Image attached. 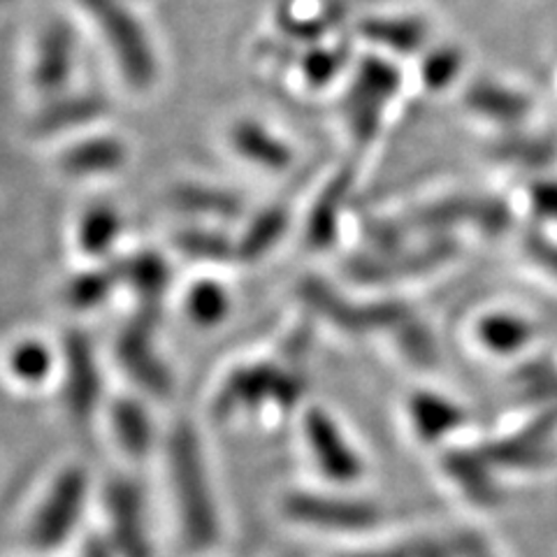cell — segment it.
Masks as SVG:
<instances>
[{
    "mask_svg": "<svg viewBox=\"0 0 557 557\" xmlns=\"http://www.w3.org/2000/svg\"><path fill=\"white\" fill-rule=\"evenodd\" d=\"M358 33L391 57H421L430 47L432 28L418 14H383L362 20Z\"/></svg>",
    "mask_w": 557,
    "mask_h": 557,
    "instance_id": "cell-20",
    "label": "cell"
},
{
    "mask_svg": "<svg viewBox=\"0 0 557 557\" xmlns=\"http://www.w3.org/2000/svg\"><path fill=\"white\" fill-rule=\"evenodd\" d=\"M57 388L70 421L84 428L100 418L108 395H104L96 346L84 333H67L61 339V372Z\"/></svg>",
    "mask_w": 557,
    "mask_h": 557,
    "instance_id": "cell-8",
    "label": "cell"
},
{
    "mask_svg": "<svg viewBox=\"0 0 557 557\" xmlns=\"http://www.w3.org/2000/svg\"><path fill=\"white\" fill-rule=\"evenodd\" d=\"M233 290L214 274H200L188 278L186 286L180 295V309L184 321L202 330V333H212L225 325L233 317Z\"/></svg>",
    "mask_w": 557,
    "mask_h": 557,
    "instance_id": "cell-19",
    "label": "cell"
},
{
    "mask_svg": "<svg viewBox=\"0 0 557 557\" xmlns=\"http://www.w3.org/2000/svg\"><path fill=\"white\" fill-rule=\"evenodd\" d=\"M476 337L487 351L509 354L530 339V327L525 325V321L511 317V313H502V317L483 319Z\"/></svg>",
    "mask_w": 557,
    "mask_h": 557,
    "instance_id": "cell-29",
    "label": "cell"
},
{
    "mask_svg": "<svg viewBox=\"0 0 557 557\" xmlns=\"http://www.w3.org/2000/svg\"><path fill=\"white\" fill-rule=\"evenodd\" d=\"M346 67V49L342 47H311L300 61L302 79L311 89H323L330 82L339 77Z\"/></svg>",
    "mask_w": 557,
    "mask_h": 557,
    "instance_id": "cell-30",
    "label": "cell"
},
{
    "mask_svg": "<svg viewBox=\"0 0 557 557\" xmlns=\"http://www.w3.org/2000/svg\"><path fill=\"white\" fill-rule=\"evenodd\" d=\"M5 381L20 393H40L57 386L61 372V342L40 335H16L0 356Z\"/></svg>",
    "mask_w": 557,
    "mask_h": 557,
    "instance_id": "cell-12",
    "label": "cell"
},
{
    "mask_svg": "<svg viewBox=\"0 0 557 557\" xmlns=\"http://www.w3.org/2000/svg\"><path fill=\"white\" fill-rule=\"evenodd\" d=\"M278 513L293 528L321 536H364L381 528L383 511L374 502L342 487H295L278 499Z\"/></svg>",
    "mask_w": 557,
    "mask_h": 557,
    "instance_id": "cell-4",
    "label": "cell"
},
{
    "mask_svg": "<svg viewBox=\"0 0 557 557\" xmlns=\"http://www.w3.org/2000/svg\"><path fill=\"white\" fill-rule=\"evenodd\" d=\"M348 190H351V177H348V172H339L313 200L305 219V244L311 251H325L335 247Z\"/></svg>",
    "mask_w": 557,
    "mask_h": 557,
    "instance_id": "cell-22",
    "label": "cell"
},
{
    "mask_svg": "<svg viewBox=\"0 0 557 557\" xmlns=\"http://www.w3.org/2000/svg\"><path fill=\"white\" fill-rule=\"evenodd\" d=\"M407 423L421 442H437L453 425H458L460 411L448 399L434 393H413L407 399Z\"/></svg>",
    "mask_w": 557,
    "mask_h": 557,
    "instance_id": "cell-27",
    "label": "cell"
},
{
    "mask_svg": "<svg viewBox=\"0 0 557 557\" xmlns=\"http://www.w3.org/2000/svg\"><path fill=\"white\" fill-rule=\"evenodd\" d=\"M104 542L114 557H153L145 495L139 485L119 476L102 493Z\"/></svg>",
    "mask_w": 557,
    "mask_h": 557,
    "instance_id": "cell-10",
    "label": "cell"
},
{
    "mask_svg": "<svg viewBox=\"0 0 557 557\" xmlns=\"http://www.w3.org/2000/svg\"><path fill=\"white\" fill-rule=\"evenodd\" d=\"M79 3L96 22L128 86L137 91L151 89L159 77V59L147 28L126 0H79Z\"/></svg>",
    "mask_w": 557,
    "mask_h": 557,
    "instance_id": "cell-6",
    "label": "cell"
},
{
    "mask_svg": "<svg viewBox=\"0 0 557 557\" xmlns=\"http://www.w3.org/2000/svg\"><path fill=\"white\" fill-rule=\"evenodd\" d=\"M428 548H421L416 544H397V546H372L351 550L342 557H425Z\"/></svg>",
    "mask_w": 557,
    "mask_h": 557,
    "instance_id": "cell-31",
    "label": "cell"
},
{
    "mask_svg": "<svg viewBox=\"0 0 557 557\" xmlns=\"http://www.w3.org/2000/svg\"><path fill=\"white\" fill-rule=\"evenodd\" d=\"M465 51L456 45H430L418 63V79L430 94L448 91L465 73Z\"/></svg>",
    "mask_w": 557,
    "mask_h": 557,
    "instance_id": "cell-28",
    "label": "cell"
},
{
    "mask_svg": "<svg viewBox=\"0 0 557 557\" xmlns=\"http://www.w3.org/2000/svg\"><path fill=\"white\" fill-rule=\"evenodd\" d=\"M100 418L108 425L104 432H108L110 444L128 462L139 465L149 460L156 448L163 444V434L159 432L149 399L135 391L108 397Z\"/></svg>",
    "mask_w": 557,
    "mask_h": 557,
    "instance_id": "cell-11",
    "label": "cell"
},
{
    "mask_svg": "<svg viewBox=\"0 0 557 557\" xmlns=\"http://www.w3.org/2000/svg\"><path fill=\"white\" fill-rule=\"evenodd\" d=\"M91 493V474L82 462L59 467L28 511L24 525L26 548L38 557H54L65 550L79 532Z\"/></svg>",
    "mask_w": 557,
    "mask_h": 557,
    "instance_id": "cell-3",
    "label": "cell"
},
{
    "mask_svg": "<svg viewBox=\"0 0 557 557\" xmlns=\"http://www.w3.org/2000/svg\"><path fill=\"white\" fill-rule=\"evenodd\" d=\"M75 35L65 22H51L45 26L35 49L30 79L40 94L57 98L65 91L75 67Z\"/></svg>",
    "mask_w": 557,
    "mask_h": 557,
    "instance_id": "cell-15",
    "label": "cell"
},
{
    "mask_svg": "<svg viewBox=\"0 0 557 557\" xmlns=\"http://www.w3.org/2000/svg\"><path fill=\"white\" fill-rule=\"evenodd\" d=\"M131 161V149L116 135H86L59 156V170L75 180L112 177Z\"/></svg>",
    "mask_w": 557,
    "mask_h": 557,
    "instance_id": "cell-16",
    "label": "cell"
},
{
    "mask_svg": "<svg viewBox=\"0 0 557 557\" xmlns=\"http://www.w3.org/2000/svg\"><path fill=\"white\" fill-rule=\"evenodd\" d=\"M305 379L293 364L270 358H253L233 364L212 395L216 421L237 418L300 416L305 409Z\"/></svg>",
    "mask_w": 557,
    "mask_h": 557,
    "instance_id": "cell-2",
    "label": "cell"
},
{
    "mask_svg": "<svg viewBox=\"0 0 557 557\" xmlns=\"http://www.w3.org/2000/svg\"><path fill=\"white\" fill-rule=\"evenodd\" d=\"M228 145L239 161L268 174L288 172L295 163V151L286 139L256 119H237L228 128Z\"/></svg>",
    "mask_w": 557,
    "mask_h": 557,
    "instance_id": "cell-17",
    "label": "cell"
},
{
    "mask_svg": "<svg viewBox=\"0 0 557 557\" xmlns=\"http://www.w3.org/2000/svg\"><path fill=\"white\" fill-rule=\"evenodd\" d=\"M170 205L196 223L223 225L225 221L244 219V200L228 188L202 182L174 184L168 194Z\"/></svg>",
    "mask_w": 557,
    "mask_h": 557,
    "instance_id": "cell-21",
    "label": "cell"
},
{
    "mask_svg": "<svg viewBox=\"0 0 557 557\" xmlns=\"http://www.w3.org/2000/svg\"><path fill=\"white\" fill-rule=\"evenodd\" d=\"M114 360L135 393L147 399L170 397L174 379L170 362L156 342V317L137 313L135 321L119 330Z\"/></svg>",
    "mask_w": 557,
    "mask_h": 557,
    "instance_id": "cell-9",
    "label": "cell"
},
{
    "mask_svg": "<svg viewBox=\"0 0 557 557\" xmlns=\"http://www.w3.org/2000/svg\"><path fill=\"white\" fill-rule=\"evenodd\" d=\"M112 268L116 274L119 290H131L133 298L139 302V313L156 317V307H159L170 288L168 258L156 251H137L119 256Z\"/></svg>",
    "mask_w": 557,
    "mask_h": 557,
    "instance_id": "cell-18",
    "label": "cell"
},
{
    "mask_svg": "<svg viewBox=\"0 0 557 557\" xmlns=\"http://www.w3.org/2000/svg\"><path fill=\"white\" fill-rule=\"evenodd\" d=\"M124 237V216L112 202H91L77 214L73 225V249L84 265H110L119 258Z\"/></svg>",
    "mask_w": 557,
    "mask_h": 557,
    "instance_id": "cell-14",
    "label": "cell"
},
{
    "mask_svg": "<svg viewBox=\"0 0 557 557\" xmlns=\"http://www.w3.org/2000/svg\"><path fill=\"white\" fill-rule=\"evenodd\" d=\"M290 228V214L282 205L260 209L258 214L247 219L244 228L235 237L237 263H258L260 258L272 253Z\"/></svg>",
    "mask_w": 557,
    "mask_h": 557,
    "instance_id": "cell-24",
    "label": "cell"
},
{
    "mask_svg": "<svg viewBox=\"0 0 557 557\" xmlns=\"http://www.w3.org/2000/svg\"><path fill=\"white\" fill-rule=\"evenodd\" d=\"M298 425L305 460L319 485L356 491L368 474V460L339 418L323 405H307Z\"/></svg>",
    "mask_w": 557,
    "mask_h": 557,
    "instance_id": "cell-5",
    "label": "cell"
},
{
    "mask_svg": "<svg viewBox=\"0 0 557 557\" xmlns=\"http://www.w3.org/2000/svg\"><path fill=\"white\" fill-rule=\"evenodd\" d=\"M119 290V282L112 263L110 265H84L63 284V302L77 311H96L112 300Z\"/></svg>",
    "mask_w": 557,
    "mask_h": 557,
    "instance_id": "cell-25",
    "label": "cell"
},
{
    "mask_svg": "<svg viewBox=\"0 0 557 557\" xmlns=\"http://www.w3.org/2000/svg\"><path fill=\"white\" fill-rule=\"evenodd\" d=\"M465 110L504 131H520L534 114V98L518 84L497 77L472 79L462 94Z\"/></svg>",
    "mask_w": 557,
    "mask_h": 557,
    "instance_id": "cell-13",
    "label": "cell"
},
{
    "mask_svg": "<svg viewBox=\"0 0 557 557\" xmlns=\"http://www.w3.org/2000/svg\"><path fill=\"white\" fill-rule=\"evenodd\" d=\"M108 114V102L96 94H61L49 98L45 108L35 116V133L51 137L57 133H70L86 128Z\"/></svg>",
    "mask_w": 557,
    "mask_h": 557,
    "instance_id": "cell-23",
    "label": "cell"
},
{
    "mask_svg": "<svg viewBox=\"0 0 557 557\" xmlns=\"http://www.w3.org/2000/svg\"><path fill=\"white\" fill-rule=\"evenodd\" d=\"M284 557H302V555H284Z\"/></svg>",
    "mask_w": 557,
    "mask_h": 557,
    "instance_id": "cell-32",
    "label": "cell"
},
{
    "mask_svg": "<svg viewBox=\"0 0 557 557\" xmlns=\"http://www.w3.org/2000/svg\"><path fill=\"white\" fill-rule=\"evenodd\" d=\"M172 247L196 263H237L235 237L225 235L212 223H190L172 239Z\"/></svg>",
    "mask_w": 557,
    "mask_h": 557,
    "instance_id": "cell-26",
    "label": "cell"
},
{
    "mask_svg": "<svg viewBox=\"0 0 557 557\" xmlns=\"http://www.w3.org/2000/svg\"><path fill=\"white\" fill-rule=\"evenodd\" d=\"M403 89V73L391 57H368L356 67L344 100V119L358 147H368L381 133L388 104Z\"/></svg>",
    "mask_w": 557,
    "mask_h": 557,
    "instance_id": "cell-7",
    "label": "cell"
},
{
    "mask_svg": "<svg viewBox=\"0 0 557 557\" xmlns=\"http://www.w3.org/2000/svg\"><path fill=\"white\" fill-rule=\"evenodd\" d=\"M161 458L170 511L184 548L214 550L223 536V511L200 430L186 418L172 423L163 434Z\"/></svg>",
    "mask_w": 557,
    "mask_h": 557,
    "instance_id": "cell-1",
    "label": "cell"
}]
</instances>
